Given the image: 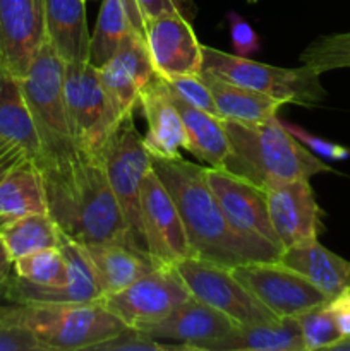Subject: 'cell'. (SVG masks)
Here are the masks:
<instances>
[{"label":"cell","mask_w":350,"mask_h":351,"mask_svg":"<svg viewBox=\"0 0 350 351\" xmlns=\"http://www.w3.org/2000/svg\"><path fill=\"white\" fill-rule=\"evenodd\" d=\"M40 168L48 215L64 235L82 245L120 242L139 249L98 154L75 149Z\"/></svg>","instance_id":"obj_1"},{"label":"cell","mask_w":350,"mask_h":351,"mask_svg":"<svg viewBox=\"0 0 350 351\" xmlns=\"http://www.w3.org/2000/svg\"><path fill=\"white\" fill-rule=\"evenodd\" d=\"M153 171L167 187L196 257L229 269L254 261H280L237 235L205 178V167L184 158H153Z\"/></svg>","instance_id":"obj_2"},{"label":"cell","mask_w":350,"mask_h":351,"mask_svg":"<svg viewBox=\"0 0 350 351\" xmlns=\"http://www.w3.org/2000/svg\"><path fill=\"white\" fill-rule=\"evenodd\" d=\"M223 125L232 147L223 170L257 187L264 189L275 182L311 180L314 175L333 171L331 167L302 146L277 117L261 123L223 120Z\"/></svg>","instance_id":"obj_3"},{"label":"cell","mask_w":350,"mask_h":351,"mask_svg":"<svg viewBox=\"0 0 350 351\" xmlns=\"http://www.w3.org/2000/svg\"><path fill=\"white\" fill-rule=\"evenodd\" d=\"M10 319L30 329L43 351L91 350L127 328L100 300L10 304Z\"/></svg>","instance_id":"obj_4"},{"label":"cell","mask_w":350,"mask_h":351,"mask_svg":"<svg viewBox=\"0 0 350 351\" xmlns=\"http://www.w3.org/2000/svg\"><path fill=\"white\" fill-rule=\"evenodd\" d=\"M64 75L65 62L58 57L50 41L45 40L27 72L19 79L40 139L41 161L38 167L78 149L69 125Z\"/></svg>","instance_id":"obj_5"},{"label":"cell","mask_w":350,"mask_h":351,"mask_svg":"<svg viewBox=\"0 0 350 351\" xmlns=\"http://www.w3.org/2000/svg\"><path fill=\"white\" fill-rule=\"evenodd\" d=\"M201 72H209L233 84L264 93L285 105L294 103L312 106L326 98V89L319 81L321 74L304 64L295 69L275 67L202 45Z\"/></svg>","instance_id":"obj_6"},{"label":"cell","mask_w":350,"mask_h":351,"mask_svg":"<svg viewBox=\"0 0 350 351\" xmlns=\"http://www.w3.org/2000/svg\"><path fill=\"white\" fill-rule=\"evenodd\" d=\"M98 156L126 216L134 242L148 252L141 225V185L144 177L153 170V156L144 146L143 136L134 122V113H129L117 123Z\"/></svg>","instance_id":"obj_7"},{"label":"cell","mask_w":350,"mask_h":351,"mask_svg":"<svg viewBox=\"0 0 350 351\" xmlns=\"http://www.w3.org/2000/svg\"><path fill=\"white\" fill-rule=\"evenodd\" d=\"M205 178L233 232L253 245L281 257L283 247L270 221L263 189L222 168L205 167Z\"/></svg>","instance_id":"obj_8"},{"label":"cell","mask_w":350,"mask_h":351,"mask_svg":"<svg viewBox=\"0 0 350 351\" xmlns=\"http://www.w3.org/2000/svg\"><path fill=\"white\" fill-rule=\"evenodd\" d=\"M174 267L192 297L229 315L235 324H261L280 319L268 311L229 267L196 256L185 257Z\"/></svg>","instance_id":"obj_9"},{"label":"cell","mask_w":350,"mask_h":351,"mask_svg":"<svg viewBox=\"0 0 350 351\" xmlns=\"http://www.w3.org/2000/svg\"><path fill=\"white\" fill-rule=\"evenodd\" d=\"M192 295L174 266H158L117 293L100 298L127 328L148 331Z\"/></svg>","instance_id":"obj_10"},{"label":"cell","mask_w":350,"mask_h":351,"mask_svg":"<svg viewBox=\"0 0 350 351\" xmlns=\"http://www.w3.org/2000/svg\"><path fill=\"white\" fill-rule=\"evenodd\" d=\"M64 89L75 147L98 154L119 123L106 101L98 69L89 60L65 64Z\"/></svg>","instance_id":"obj_11"},{"label":"cell","mask_w":350,"mask_h":351,"mask_svg":"<svg viewBox=\"0 0 350 351\" xmlns=\"http://www.w3.org/2000/svg\"><path fill=\"white\" fill-rule=\"evenodd\" d=\"M230 271L277 317H299L329 300L311 281L280 261H254Z\"/></svg>","instance_id":"obj_12"},{"label":"cell","mask_w":350,"mask_h":351,"mask_svg":"<svg viewBox=\"0 0 350 351\" xmlns=\"http://www.w3.org/2000/svg\"><path fill=\"white\" fill-rule=\"evenodd\" d=\"M141 225L148 256L156 266H175L194 256L177 206L153 170L141 185Z\"/></svg>","instance_id":"obj_13"},{"label":"cell","mask_w":350,"mask_h":351,"mask_svg":"<svg viewBox=\"0 0 350 351\" xmlns=\"http://www.w3.org/2000/svg\"><path fill=\"white\" fill-rule=\"evenodd\" d=\"M96 69L117 122L134 113L136 106H139L141 91L156 75L146 38L136 31H130L120 41L112 58Z\"/></svg>","instance_id":"obj_14"},{"label":"cell","mask_w":350,"mask_h":351,"mask_svg":"<svg viewBox=\"0 0 350 351\" xmlns=\"http://www.w3.org/2000/svg\"><path fill=\"white\" fill-rule=\"evenodd\" d=\"M268 215L283 250L297 243L318 240L325 232L323 209L309 180L275 182L263 189Z\"/></svg>","instance_id":"obj_15"},{"label":"cell","mask_w":350,"mask_h":351,"mask_svg":"<svg viewBox=\"0 0 350 351\" xmlns=\"http://www.w3.org/2000/svg\"><path fill=\"white\" fill-rule=\"evenodd\" d=\"M45 40V0H0V71L23 79Z\"/></svg>","instance_id":"obj_16"},{"label":"cell","mask_w":350,"mask_h":351,"mask_svg":"<svg viewBox=\"0 0 350 351\" xmlns=\"http://www.w3.org/2000/svg\"><path fill=\"white\" fill-rule=\"evenodd\" d=\"M144 36L158 75L201 74L202 45L189 19L178 14L146 19Z\"/></svg>","instance_id":"obj_17"},{"label":"cell","mask_w":350,"mask_h":351,"mask_svg":"<svg viewBox=\"0 0 350 351\" xmlns=\"http://www.w3.org/2000/svg\"><path fill=\"white\" fill-rule=\"evenodd\" d=\"M235 326L229 315L191 297L144 332L160 343L180 345L185 350L211 351L213 345Z\"/></svg>","instance_id":"obj_18"},{"label":"cell","mask_w":350,"mask_h":351,"mask_svg":"<svg viewBox=\"0 0 350 351\" xmlns=\"http://www.w3.org/2000/svg\"><path fill=\"white\" fill-rule=\"evenodd\" d=\"M139 108L146 120L144 146L153 158H182L185 130L180 113L174 103V93L161 75H154L139 95Z\"/></svg>","instance_id":"obj_19"},{"label":"cell","mask_w":350,"mask_h":351,"mask_svg":"<svg viewBox=\"0 0 350 351\" xmlns=\"http://www.w3.org/2000/svg\"><path fill=\"white\" fill-rule=\"evenodd\" d=\"M82 249L88 259L91 261L93 269L98 276L103 297L124 290L134 281L143 278L144 274L153 271L154 267H158L148 256V252L127 245V243H84Z\"/></svg>","instance_id":"obj_20"},{"label":"cell","mask_w":350,"mask_h":351,"mask_svg":"<svg viewBox=\"0 0 350 351\" xmlns=\"http://www.w3.org/2000/svg\"><path fill=\"white\" fill-rule=\"evenodd\" d=\"M47 40L65 62L89 60L91 34L86 21V0H45Z\"/></svg>","instance_id":"obj_21"},{"label":"cell","mask_w":350,"mask_h":351,"mask_svg":"<svg viewBox=\"0 0 350 351\" xmlns=\"http://www.w3.org/2000/svg\"><path fill=\"white\" fill-rule=\"evenodd\" d=\"M280 263L302 274L328 298L350 288V261L336 256L318 240L287 247Z\"/></svg>","instance_id":"obj_22"},{"label":"cell","mask_w":350,"mask_h":351,"mask_svg":"<svg viewBox=\"0 0 350 351\" xmlns=\"http://www.w3.org/2000/svg\"><path fill=\"white\" fill-rule=\"evenodd\" d=\"M33 213H48L45 180L33 158H26L0 182V230Z\"/></svg>","instance_id":"obj_23"},{"label":"cell","mask_w":350,"mask_h":351,"mask_svg":"<svg viewBox=\"0 0 350 351\" xmlns=\"http://www.w3.org/2000/svg\"><path fill=\"white\" fill-rule=\"evenodd\" d=\"M174 93V91H172ZM174 103L180 113L185 130V151L205 161L208 167L225 168L230 156V141L226 136L223 119L208 112L194 108L174 93Z\"/></svg>","instance_id":"obj_24"},{"label":"cell","mask_w":350,"mask_h":351,"mask_svg":"<svg viewBox=\"0 0 350 351\" xmlns=\"http://www.w3.org/2000/svg\"><path fill=\"white\" fill-rule=\"evenodd\" d=\"M144 24L146 19L136 0H102L89 41V64L95 67L106 64L130 31L144 36Z\"/></svg>","instance_id":"obj_25"},{"label":"cell","mask_w":350,"mask_h":351,"mask_svg":"<svg viewBox=\"0 0 350 351\" xmlns=\"http://www.w3.org/2000/svg\"><path fill=\"white\" fill-rule=\"evenodd\" d=\"M202 81L211 91L220 117L240 123H261L275 119L278 110L285 105L264 93L233 84L209 72H201Z\"/></svg>","instance_id":"obj_26"},{"label":"cell","mask_w":350,"mask_h":351,"mask_svg":"<svg viewBox=\"0 0 350 351\" xmlns=\"http://www.w3.org/2000/svg\"><path fill=\"white\" fill-rule=\"evenodd\" d=\"M211 351H305L297 317H280L261 324H237L213 345Z\"/></svg>","instance_id":"obj_27"},{"label":"cell","mask_w":350,"mask_h":351,"mask_svg":"<svg viewBox=\"0 0 350 351\" xmlns=\"http://www.w3.org/2000/svg\"><path fill=\"white\" fill-rule=\"evenodd\" d=\"M0 139L17 144L40 165L41 146L19 79L0 71Z\"/></svg>","instance_id":"obj_28"},{"label":"cell","mask_w":350,"mask_h":351,"mask_svg":"<svg viewBox=\"0 0 350 351\" xmlns=\"http://www.w3.org/2000/svg\"><path fill=\"white\" fill-rule=\"evenodd\" d=\"M10 259L16 261L36 250L58 247L60 230L48 213H33L0 230Z\"/></svg>","instance_id":"obj_29"},{"label":"cell","mask_w":350,"mask_h":351,"mask_svg":"<svg viewBox=\"0 0 350 351\" xmlns=\"http://www.w3.org/2000/svg\"><path fill=\"white\" fill-rule=\"evenodd\" d=\"M301 62L319 74L333 69L350 67V33L318 38L305 48L301 55Z\"/></svg>","instance_id":"obj_30"},{"label":"cell","mask_w":350,"mask_h":351,"mask_svg":"<svg viewBox=\"0 0 350 351\" xmlns=\"http://www.w3.org/2000/svg\"><path fill=\"white\" fill-rule=\"evenodd\" d=\"M297 321L301 326L302 338H304L305 351L331 350V346L342 341V335L333 321L328 302L301 314Z\"/></svg>","instance_id":"obj_31"},{"label":"cell","mask_w":350,"mask_h":351,"mask_svg":"<svg viewBox=\"0 0 350 351\" xmlns=\"http://www.w3.org/2000/svg\"><path fill=\"white\" fill-rule=\"evenodd\" d=\"M161 77H163V75H161ZM163 79L168 84V88H170L178 98L184 99L185 103L192 105L194 108L202 110V112H208L211 113V115L220 117L211 91H209V88L206 86V82L202 81L201 74L165 75ZM220 119H222V117H220Z\"/></svg>","instance_id":"obj_32"},{"label":"cell","mask_w":350,"mask_h":351,"mask_svg":"<svg viewBox=\"0 0 350 351\" xmlns=\"http://www.w3.org/2000/svg\"><path fill=\"white\" fill-rule=\"evenodd\" d=\"M95 351H184L180 345L160 343L139 329L126 328L119 335L93 346Z\"/></svg>","instance_id":"obj_33"},{"label":"cell","mask_w":350,"mask_h":351,"mask_svg":"<svg viewBox=\"0 0 350 351\" xmlns=\"http://www.w3.org/2000/svg\"><path fill=\"white\" fill-rule=\"evenodd\" d=\"M283 123L285 129L302 144V146L307 147L312 154L316 156H321L326 158V160H333V161H343V160H349L350 158V149L349 147L342 146V144H336L331 143V141H326L323 137L314 136V134L307 132L305 129L302 127L294 125V123Z\"/></svg>","instance_id":"obj_34"},{"label":"cell","mask_w":350,"mask_h":351,"mask_svg":"<svg viewBox=\"0 0 350 351\" xmlns=\"http://www.w3.org/2000/svg\"><path fill=\"white\" fill-rule=\"evenodd\" d=\"M0 351H43L33 332L9 317L0 321Z\"/></svg>","instance_id":"obj_35"},{"label":"cell","mask_w":350,"mask_h":351,"mask_svg":"<svg viewBox=\"0 0 350 351\" xmlns=\"http://www.w3.org/2000/svg\"><path fill=\"white\" fill-rule=\"evenodd\" d=\"M229 29L232 38L233 50L239 57H250L254 51L259 50V38L250 24L235 12L229 14Z\"/></svg>","instance_id":"obj_36"},{"label":"cell","mask_w":350,"mask_h":351,"mask_svg":"<svg viewBox=\"0 0 350 351\" xmlns=\"http://www.w3.org/2000/svg\"><path fill=\"white\" fill-rule=\"evenodd\" d=\"M136 2L144 19L178 14V16L192 21V17L196 16V5L192 0H136Z\"/></svg>","instance_id":"obj_37"},{"label":"cell","mask_w":350,"mask_h":351,"mask_svg":"<svg viewBox=\"0 0 350 351\" xmlns=\"http://www.w3.org/2000/svg\"><path fill=\"white\" fill-rule=\"evenodd\" d=\"M328 308L333 315L342 339L350 338V288H345L328 300Z\"/></svg>","instance_id":"obj_38"},{"label":"cell","mask_w":350,"mask_h":351,"mask_svg":"<svg viewBox=\"0 0 350 351\" xmlns=\"http://www.w3.org/2000/svg\"><path fill=\"white\" fill-rule=\"evenodd\" d=\"M31 158L26 153V149H23L17 144L10 143V141L0 139V182L5 178V175L12 170L16 165H19L21 161Z\"/></svg>","instance_id":"obj_39"},{"label":"cell","mask_w":350,"mask_h":351,"mask_svg":"<svg viewBox=\"0 0 350 351\" xmlns=\"http://www.w3.org/2000/svg\"><path fill=\"white\" fill-rule=\"evenodd\" d=\"M12 273H14V261L10 259L9 252H7L5 249V243H3L2 237H0V291H2L3 285L7 283V280H9Z\"/></svg>","instance_id":"obj_40"},{"label":"cell","mask_w":350,"mask_h":351,"mask_svg":"<svg viewBox=\"0 0 350 351\" xmlns=\"http://www.w3.org/2000/svg\"><path fill=\"white\" fill-rule=\"evenodd\" d=\"M331 351H350V338L336 343L335 346H331Z\"/></svg>","instance_id":"obj_41"},{"label":"cell","mask_w":350,"mask_h":351,"mask_svg":"<svg viewBox=\"0 0 350 351\" xmlns=\"http://www.w3.org/2000/svg\"><path fill=\"white\" fill-rule=\"evenodd\" d=\"M9 308H10V304H7V305L0 304V321H3V319L9 317Z\"/></svg>","instance_id":"obj_42"},{"label":"cell","mask_w":350,"mask_h":351,"mask_svg":"<svg viewBox=\"0 0 350 351\" xmlns=\"http://www.w3.org/2000/svg\"><path fill=\"white\" fill-rule=\"evenodd\" d=\"M247 2H250V3H254V2H257V0H247Z\"/></svg>","instance_id":"obj_43"}]
</instances>
